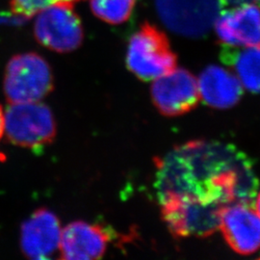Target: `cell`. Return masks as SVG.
Returning a JSON list of instances; mask_svg holds the SVG:
<instances>
[{"label":"cell","instance_id":"1","mask_svg":"<svg viewBox=\"0 0 260 260\" xmlns=\"http://www.w3.org/2000/svg\"><path fill=\"white\" fill-rule=\"evenodd\" d=\"M155 163L161 215L177 238L212 235L225 207L252 205L257 191L251 159L231 144L191 141Z\"/></svg>","mask_w":260,"mask_h":260},{"label":"cell","instance_id":"2","mask_svg":"<svg viewBox=\"0 0 260 260\" xmlns=\"http://www.w3.org/2000/svg\"><path fill=\"white\" fill-rule=\"evenodd\" d=\"M177 55L166 35L159 29L144 23L130 38L126 65L141 80H154L177 68Z\"/></svg>","mask_w":260,"mask_h":260},{"label":"cell","instance_id":"3","mask_svg":"<svg viewBox=\"0 0 260 260\" xmlns=\"http://www.w3.org/2000/svg\"><path fill=\"white\" fill-rule=\"evenodd\" d=\"M52 90L51 68L37 53L15 55L6 66L4 93L10 104L40 102Z\"/></svg>","mask_w":260,"mask_h":260},{"label":"cell","instance_id":"4","mask_svg":"<svg viewBox=\"0 0 260 260\" xmlns=\"http://www.w3.org/2000/svg\"><path fill=\"white\" fill-rule=\"evenodd\" d=\"M56 121L49 107L40 102L10 104L5 131L10 142L21 148L41 150L56 137Z\"/></svg>","mask_w":260,"mask_h":260},{"label":"cell","instance_id":"5","mask_svg":"<svg viewBox=\"0 0 260 260\" xmlns=\"http://www.w3.org/2000/svg\"><path fill=\"white\" fill-rule=\"evenodd\" d=\"M35 16L34 34L42 46L59 53L72 52L81 46L83 26L74 3L58 2Z\"/></svg>","mask_w":260,"mask_h":260},{"label":"cell","instance_id":"6","mask_svg":"<svg viewBox=\"0 0 260 260\" xmlns=\"http://www.w3.org/2000/svg\"><path fill=\"white\" fill-rule=\"evenodd\" d=\"M159 19L163 24L183 37L205 35L219 17L220 0H155Z\"/></svg>","mask_w":260,"mask_h":260},{"label":"cell","instance_id":"7","mask_svg":"<svg viewBox=\"0 0 260 260\" xmlns=\"http://www.w3.org/2000/svg\"><path fill=\"white\" fill-rule=\"evenodd\" d=\"M152 103L166 117H178L192 111L201 100L198 79L185 69H175L153 80Z\"/></svg>","mask_w":260,"mask_h":260},{"label":"cell","instance_id":"8","mask_svg":"<svg viewBox=\"0 0 260 260\" xmlns=\"http://www.w3.org/2000/svg\"><path fill=\"white\" fill-rule=\"evenodd\" d=\"M61 234L55 214L47 208L38 209L21 225V251L30 259H48L59 251Z\"/></svg>","mask_w":260,"mask_h":260},{"label":"cell","instance_id":"9","mask_svg":"<svg viewBox=\"0 0 260 260\" xmlns=\"http://www.w3.org/2000/svg\"><path fill=\"white\" fill-rule=\"evenodd\" d=\"M219 230L233 251L249 255L260 249V217L251 205L236 204L221 214Z\"/></svg>","mask_w":260,"mask_h":260},{"label":"cell","instance_id":"10","mask_svg":"<svg viewBox=\"0 0 260 260\" xmlns=\"http://www.w3.org/2000/svg\"><path fill=\"white\" fill-rule=\"evenodd\" d=\"M110 242V234L103 225L77 221L62 230L59 252L62 259L102 258Z\"/></svg>","mask_w":260,"mask_h":260},{"label":"cell","instance_id":"11","mask_svg":"<svg viewBox=\"0 0 260 260\" xmlns=\"http://www.w3.org/2000/svg\"><path fill=\"white\" fill-rule=\"evenodd\" d=\"M215 31L220 41L232 47L260 45V8L255 4H245L220 13Z\"/></svg>","mask_w":260,"mask_h":260},{"label":"cell","instance_id":"12","mask_svg":"<svg viewBox=\"0 0 260 260\" xmlns=\"http://www.w3.org/2000/svg\"><path fill=\"white\" fill-rule=\"evenodd\" d=\"M201 99L217 109H228L241 99L243 88L237 76L219 66L207 67L198 79Z\"/></svg>","mask_w":260,"mask_h":260},{"label":"cell","instance_id":"13","mask_svg":"<svg viewBox=\"0 0 260 260\" xmlns=\"http://www.w3.org/2000/svg\"><path fill=\"white\" fill-rule=\"evenodd\" d=\"M224 54L225 62L234 67L242 86L251 93H260V45L228 50Z\"/></svg>","mask_w":260,"mask_h":260},{"label":"cell","instance_id":"14","mask_svg":"<svg viewBox=\"0 0 260 260\" xmlns=\"http://www.w3.org/2000/svg\"><path fill=\"white\" fill-rule=\"evenodd\" d=\"M136 0H90L93 14L105 22L121 24L129 19Z\"/></svg>","mask_w":260,"mask_h":260},{"label":"cell","instance_id":"15","mask_svg":"<svg viewBox=\"0 0 260 260\" xmlns=\"http://www.w3.org/2000/svg\"><path fill=\"white\" fill-rule=\"evenodd\" d=\"M80 0H11V10L14 14L23 19L34 17L41 10L58 2L75 3Z\"/></svg>","mask_w":260,"mask_h":260},{"label":"cell","instance_id":"16","mask_svg":"<svg viewBox=\"0 0 260 260\" xmlns=\"http://www.w3.org/2000/svg\"><path fill=\"white\" fill-rule=\"evenodd\" d=\"M222 6H241L245 4H260V0H220Z\"/></svg>","mask_w":260,"mask_h":260},{"label":"cell","instance_id":"17","mask_svg":"<svg viewBox=\"0 0 260 260\" xmlns=\"http://www.w3.org/2000/svg\"><path fill=\"white\" fill-rule=\"evenodd\" d=\"M5 131V114L0 105V139L3 137Z\"/></svg>","mask_w":260,"mask_h":260},{"label":"cell","instance_id":"18","mask_svg":"<svg viewBox=\"0 0 260 260\" xmlns=\"http://www.w3.org/2000/svg\"><path fill=\"white\" fill-rule=\"evenodd\" d=\"M256 213L258 214V216L260 217V193L259 195L257 196V199H256Z\"/></svg>","mask_w":260,"mask_h":260}]
</instances>
